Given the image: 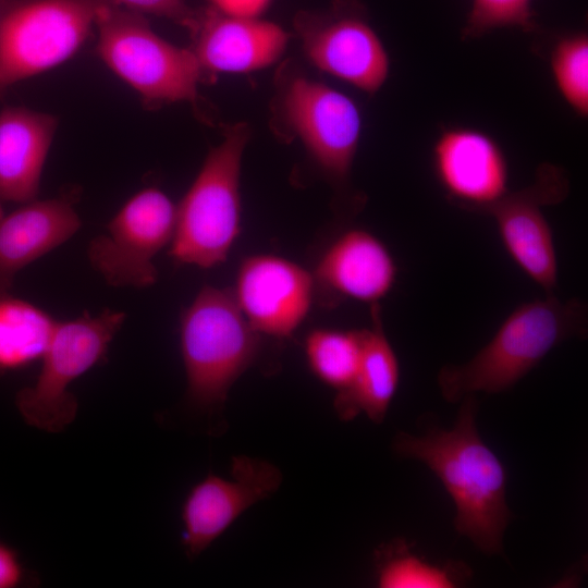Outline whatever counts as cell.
Returning a JSON list of instances; mask_svg holds the SVG:
<instances>
[{
	"label": "cell",
	"mask_w": 588,
	"mask_h": 588,
	"mask_svg": "<svg viewBox=\"0 0 588 588\" xmlns=\"http://www.w3.org/2000/svg\"><path fill=\"white\" fill-rule=\"evenodd\" d=\"M57 117L25 107L0 111V208L37 199Z\"/></svg>",
	"instance_id": "obj_18"
},
{
	"label": "cell",
	"mask_w": 588,
	"mask_h": 588,
	"mask_svg": "<svg viewBox=\"0 0 588 588\" xmlns=\"http://www.w3.org/2000/svg\"><path fill=\"white\" fill-rule=\"evenodd\" d=\"M534 0H471L462 38H480L491 30L518 27L531 32L536 28Z\"/></svg>",
	"instance_id": "obj_24"
},
{
	"label": "cell",
	"mask_w": 588,
	"mask_h": 588,
	"mask_svg": "<svg viewBox=\"0 0 588 588\" xmlns=\"http://www.w3.org/2000/svg\"><path fill=\"white\" fill-rule=\"evenodd\" d=\"M57 321L36 305L0 294V375L41 359Z\"/></svg>",
	"instance_id": "obj_20"
},
{
	"label": "cell",
	"mask_w": 588,
	"mask_h": 588,
	"mask_svg": "<svg viewBox=\"0 0 588 588\" xmlns=\"http://www.w3.org/2000/svg\"><path fill=\"white\" fill-rule=\"evenodd\" d=\"M313 277L327 303L355 299L379 303L393 289L397 266L387 245L373 233L350 228L321 254Z\"/></svg>",
	"instance_id": "obj_16"
},
{
	"label": "cell",
	"mask_w": 588,
	"mask_h": 588,
	"mask_svg": "<svg viewBox=\"0 0 588 588\" xmlns=\"http://www.w3.org/2000/svg\"><path fill=\"white\" fill-rule=\"evenodd\" d=\"M294 26L306 57L319 70L370 95L387 82L388 51L357 0L298 12Z\"/></svg>",
	"instance_id": "obj_9"
},
{
	"label": "cell",
	"mask_w": 588,
	"mask_h": 588,
	"mask_svg": "<svg viewBox=\"0 0 588 588\" xmlns=\"http://www.w3.org/2000/svg\"><path fill=\"white\" fill-rule=\"evenodd\" d=\"M278 115L322 172L348 186L362 134V114L347 95L321 82L294 76L283 84Z\"/></svg>",
	"instance_id": "obj_8"
},
{
	"label": "cell",
	"mask_w": 588,
	"mask_h": 588,
	"mask_svg": "<svg viewBox=\"0 0 588 588\" xmlns=\"http://www.w3.org/2000/svg\"><path fill=\"white\" fill-rule=\"evenodd\" d=\"M450 429L429 427L421 434L399 432L395 454L424 463L455 505L453 525L487 555H503V538L513 513L506 501L507 470L482 440L476 424L475 394L461 400Z\"/></svg>",
	"instance_id": "obj_1"
},
{
	"label": "cell",
	"mask_w": 588,
	"mask_h": 588,
	"mask_svg": "<svg viewBox=\"0 0 588 588\" xmlns=\"http://www.w3.org/2000/svg\"><path fill=\"white\" fill-rule=\"evenodd\" d=\"M281 482L282 473L274 464L238 455L232 460L230 478L209 474L193 486L181 510L187 558L199 556L247 509L272 495Z\"/></svg>",
	"instance_id": "obj_12"
},
{
	"label": "cell",
	"mask_w": 588,
	"mask_h": 588,
	"mask_svg": "<svg viewBox=\"0 0 588 588\" xmlns=\"http://www.w3.org/2000/svg\"><path fill=\"white\" fill-rule=\"evenodd\" d=\"M107 0H15L0 19V97L73 57Z\"/></svg>",
	"instance_id": "obj_7"
},
{
	"label": "cell",
	"mask_w": 588,
	"mask_h": 588,
	"mask_svg": "<svg viewBox=\"0 0 588 588\" xmlns=\"http://www.w3.org/2000/svg\"><path fill=\"white\" fill-rule=\"evenodd\" d=\"M235 301L262 336L290 338L310 311L316 284L313 273L274 255L246 257L238 267Z\"/></svg>",
	"instance_id": "obj_13"
},
{
	"label": "cell",
	"mask_w": 588,
	"mask_h": 588,
	"mask_svg": "<svg viewBox=\"0 0 588 588\" xmlns=\"http://www.w3.org/2000/svg\"><path fill=\"white\" fill-rule=\"evenodd\" d=\"M117 7L145 14L164 17L189 30L197 17L198 9L186 0H107Z\"/></svg>",
	"instance_id": "obj_25"
},
{
	"label": "cell",
	"mask_w": 588,
	"mask_h": 588,
	"mask_svg": "<svg viewBox=\"0 0 588 588\" xmlns=\"http://www.w3.org/2000/svg\"><path fill=\"white\" fill-rule=\"evenodd\" d=\"M219 13L236 17H261L272 0H208Z\"/></svg>",
	"instance_id": "obj_27"
},
{
	"label": "cell",
	"mask_w": 588,
	"mask_h": 588,
	"mask_svg": "<svg viewBox=\"0 0 588 588\" xmlns=\"http://www.w3.org/2000/svg\"><path fill=\"white\" fill-rule=\"evenodd\" d=\"M371 324L365 328L359 367L351 384L338 391L334 409L343 420L365 414L381 424L400 383V363L382 321L379 303L369 305Z\"/></svg>",
	"instance_id": "obj_19"
},
{
	"label": "cell",
	"mask_w": 588,
	"mask_h": 588,
	"mask_svg": "<svg viewBox=\"0 0 588 588\" xmlns=\"http://www.w3.org/2000/svg\"><path fill=\"white\" fill-rule=\"evenodd\" d=\"M436 177L451 203L481 213L509 191V162L488 133L469 126H445L432 146Z\"/></svg>",
	"instance_id": "obj_14"
},
{
	"label": "cell",
	"mask_w": 588,
	"mask_h": 588,
	"mask_svg": "<svg viewBox=\"0 0 588 588\" xmlns=\"http://www.w3.org/2000/svg\"><path fill=\"white\" fill-rule=\"evenodd\" d=\"M78 194L66 191L48 199L0 208V294L8 293L27 265L70 240L81 228Z\"/></svg>",
	"instance_id": "obj_17"
},
{
	"label": "cell",
	"mask_w": 588,
	"mask_h": 588,
	"mask_svg": "<svg viewBox=\"0 0 588 588\" xmlns=\"http://www.w3.org/2000/svg\"><path fill=\"white\" fill-rule=\"evenodd\" d=\"M15 0H0V19Z\"/></svg>",
	"instance_id": "obj_28"
},
{
	"label": "cell",
	"mask_w": 588,
	"mask_h": 588,
	"mask_svg": "<svg viewBox=\"0 0 588 588\" xmlns=\"http://www.w3.org/2000/svg\"><path fill=\"white\" fill-rule=\"evenodd\" d=\"M188 33L191 49L210 76L268 68L283 54L289 41V34L271 21L229 16L211 7L198 9Z\"/></svg>",
	"instance_id": "obj_15"
},
{
	"label": "cell",
	"mask_w": 588,
	"mask_h": 588,
	"mask_svg": "<svg viewBox=\"0 0 588 588\" xmlns=\"http://www.w3.org/2000/svg\"><path fill=\"white\" fill-rule=\"evenodd\" d=\"M180 345L188 400L211 414L257 359L261 335L241 311L231 289L205 285L182 313Z\"/></svg>",
	"instance_id": "obj_4"
},
{
	"label": "cell",
	"mask_w": 588,
	"mask_h": 588,
	"mask_svg": "<svg viewBox=\"0 0 588 588\" xmlns=\"http://www.w3.org/2000/svg\"><path fill=\"white\" fill-rule=\"evenodd\" d=\"M175 220L176 206L166 193L156 187L137 192L110 220L106 233L90 241V265L111 286L155 284L154 258L170 245Z\"/></svg>",
	"instance_id": "obj_10"
},
{
	"label": "cell",
	"mask_w": 588,
	"mask_h": 588,
	"mask_svg": "<svg viewBox=\"0 0 588 588\" xmlns=\"http://www.w3.org/2000/svg\"><path fill=\"white\" fill-rule=\"evenodd\" d=\"M568 192L566 172L542 163L530 185L509 191L481 212L494 220L506 253L544 295L555 294L559 274L553 232L544 208L562 203Z\"/></svg>",
	"instance_id": "obj_11"
},
{
	"label": "cell",
	"mask_w": 588,
	"mask_h": 588,
	"mask_svg": "<svg viewBox=\"0 0 588 588\" xmlns=\"http://www.w3.org/2000/svg\"><path fill=\"white\" fill-rule=\"evenodd\" d=\"M587 332L588 305L578 297L563 301L551 294L520 304L469 360L439 370L441 395L457 403L478 392L507 391L554 347L571 339H585Z\"/></svg>",
	"instance_id": "obj_2"
},
{
	"label": "cell",
	"mask_w": 588,
	"mask_h": 588,
	"mask_svg": "<svg viewBox=\"0 0 588 588\" xmlns=\"http://www.w3.org/2000/svg\"><path fill=\"white\" fill-rule=\"evenodd\" d=\"M375 566L380 588H452L471 577L470 568L463 562L431 563L415 554L404 539L377 548Z\"/></svg>",
	"instance_id": "obj_21"
},
{
	"label": "cell",
	"mask_w": 588,
	"mask_h": 588,
	"mask_svg": "<svg viewBox=\"0 0 588 588\" xmlns=\"http://www.w3.org/2000/svg\"><path fill=\"white\" fill-rule=\"evenodd\" d=\"M124 319L123 311L106 309L96 316L84 313L57 321L36 382L15 395V405L27 425L59 433L72 424L78 404L70 385L101 363Z\"/></svg>",
	"instance_id": "obj_6"
},
{
	"label": "cell",
	"mask_w": 588,
	"mask_h": 588,
	"mask_svg": "<svg viewBox=\"0 0 588 588\" xmlns=\"http://www.w3.org/2000/svg\"><path fill=\"white\" fill-rule=\"evenodd\" d=\"M364 338L365 329L309 331L304 351L310 371L336 392L347 388L360 364Z\"/></svg>",
	"instance_id": "obj_22"
},
{
	"label": "cell",
	"mask_w": 588,
	"mask_h": 588,
	"mask_svg": "<svg viewBox=\"0 0 588 588\" xmlns=\"http://www.w3.org/2000/svg\"><path fill=\"white\" fill-rule=\"evenodd\" d=\"M248 138L246 124L228 127L176 206L169 245L176 262L212 268L226 260L241 232L240 176Z\"/></svg>",
	"instance_id": "obj_5"
},
{
	"label": "cell",
	"mask_w": 588,
	"mask_h": 588,
	"mask_svg": "<svg viewBox=\"0 0 588 588\" xmlns=\"http://www.w3.org/2000/svg\"><path fill=\"white\" fill-rule=\"evenodd\" d=\"M95 29L99 58L139 95L146 108L188 102L200 119L209 122L198 87L210 75L191 48L169 42L143 14L110 2L101 7Z\"/></svg>",
	"instance_id": "obj_3"
},
{
	"label": "cell",
	"mask_w": 588,
	"mask_h": 588,
	"mask_svg": "<svg viewBox=\"0 0 588 588\" xmlns=\"http://www.w3.org/2000/svg\"><path fill=\"white\" fill-rule=\"evenodd\" d=\"M28 574L17 553L0 541V588H15L28 583Z\"/></svg>",
	"instance_id": "obj_26"
},
{
	"label": "cell",
	"mask_w": 588,
	"mask_h": 588,
	"mask_svg": "<svg viewBox=\"0 0 588 588\" xmlns=\"http://www.w3.org/2000/svg\"><path fill=\"white\" fill-rule=\"evenodd\" d=\"M550 71L560 96L580 118L588 117V35L577 32L556 40Z\"/></svg>",
	"instance_id": "obj_23"
}]
</instances>
